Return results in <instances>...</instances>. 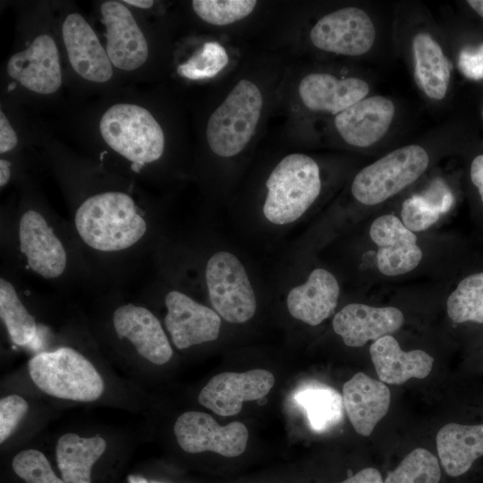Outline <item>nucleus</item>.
<instances>
[{
	"mask_svg": "<svg viewBox=\"0 0 483 483\" xmlns=\"http://www.w3.org/2000/svg\"><path fill=\"white\" fill-rule=\"evenodd\" d=\"M75 228L90 248L114 252L136 244L147 224L132 198L120 191H106L85 199L74 216Z\"/></svg>",
	"mask_w": 483,
	"mask_h": 483,
	"instance_id": "nucleus-1",
	"label": "nucleus"
},
{
	"mask_svg": "<svg viewBox=\"0 0 483 483\" xmlns=\"http://www.w3.org/2000/svg\"><path fill=\"white\" fill-rule=\"evenodd\" d=\"M266 187L265 217L275 225L291 224L299 219L318 197L321 191L319 167L307 155L290 154L272 170Z\"/></svg>",
	"mask_w": 483,
	"mask_h": 483,
	"instance_id": "nucleus-2",
	"label": "nucleus"
},
{
	"mask_svg": "<svg viewBox=\"0 0 483 483\" xmlns=\"http://www.w3.org/2000/svg\"><path fill=\"white\" fill-rule=\"evenodd\" d=\"M33 383L53 397L77 402L97 400L105 389L94 365L70 347L41 352L28 364Z\"/></svg>",
	"mask_w": 483,
	"mask_h": 483,
	"instance_id": "nucleus-3",
	"label": "nucleus"
},
{
	"mask_svg": "<svg viewBox=\"0 0 483 483\" xmlns=\"http://www.w3.org/2000/svg\"><path fill=\"white\" fill-rule=\"evenodd\" d=\"M100 133L114 151L132 162L139 171L145 164L161 157L165 136L149 111L134 104H115L103 114Z\"/></svg>",
	"mask_w": 483,
	"mask_h": 483,
	"instance_id": "nucleus-4",
	"label": "nucleus"
},
{
	"mask_svg": "<svg viewBox=\"0 0 483 483\" xmlns=\"http://www.w3.org/2000/svg\"><path fill=\"white\" fill-rule=\"evenodd\" d=\"M262 106L258 86L240 80L209 116L206 135L210 149L222 157L242 152L254 135Z\"/></svg>",
	"mask_w": 483,
	"mask_h": 483,
	"instance_id": "nucleus-5",
	"label": "nucleus"
},
{
	"mask_svg": "<svg viewBox=\"0 0 483 483\" xmlns=\"http://www.w3.org/2000/svg\"><path fill=\"white\" fill-rule=\"evenodd\" d=\"M428 163L421 146L399 148L362 168L353 179L352 193L364 205L382 203L417 181Z\"/></svg>",
	"mask_w": 483,
	"mask_h": 483,
	"instance_id": "nucleus-6",
	"label": "nucleus"
},
{
	"mask_svg": "<svg viewBox=\"0 0 483 483\" xmlns=\"http://www.w3.org/2000/svg\"><path fill=\"white\" fill-rule=\"evenodd\" d=\"M209 301L225 320L241 324L255 314L257 301L247 272L238 258L218 251L208 259L205 270Z\"/></svg>",
	"mask_w": 483,
	"mask_h": 483,
	"instance_id": "nucleus-7",
	"label": "nucleus"
},
{
	"mask_svg": "<svg viewBox=\"0 0 483 483\" xmlns=\"http://www.w3.org/2000/svg\"><path fill=\"white\" fill-rule=\"evenodd\" d=\"M180 447L189 453H216L225 457L241 455L247 447V427L233 421L219 425L209 414L201 411H186L181 414L174 427Z\"/></svg>",
	"mask_w": 483,
	"mask_h": 483,
	"instance_id": "nucleus-8",
	"label": "nucleus"
},
{
	"mask_svg": "<svg viewBox=\"0 0 483 483\" xmlns=\"http://www.w3.org/2000/svg\"><path fill=\"white\" fill-rule=\"evenodd\" d=\"M309 37L318 49L357 56L370 50L376 30L364 10L345 7L320 18L312 27Z\"/></svg>",
	"mask_w": 483,
	"mask_h": 483,
	"instance_id": "nucleus-9",
	"label": "nucleus"
},
{
	"mask_svg": "<svg viewBox=\"0 0 483 483\" xmlns=\"http://www.w3.org/2000/svg\"><path fill=\"white\" fill-rule=\"evenodd\" d=\"M275 385L274 375L267 369L222 372L214 376L199 394V402L216 414L236 415L243 402L264 398Z\"/></svg>",
	"mask_w": 483,
	"mask_h": 483,
	"instance_id": "nucleus-10",
	"label": "nucleus"
},
{
	"mask_svg": "<svg viewBox=\"0 0 483 483\" xmlns=\"http://www.w3.org/2000/svg\"><path fill=\"white\" fill-rule=\"evenodd\" d=\"M165 303V325L178 349L215 341L219 336L221 318L212 309L179 291L169 292Z\"/></svg>",
	"mask_w": 483,
	"mask_h": 483,
	"instance_id": "nucleus-11",
	"label": "nucleus"
},
{
	"mask_svg": "<svg viewBox=\"0 0 483 483\" xmlns=\"http://www.w3.org/2000/svg\"><path fill=\"white\" fill-rule=\"evenodd\" d=\"M369 236L377 247V267L385 275L408 273L416 268L422 259L417 236L394 215L376 218L370 225Z\"/></svg>",
	"mask_w": 483,
	"mask_h": 483,
	"instance_id": "nucleus-12",
	"label": "nucleus"
},
{
	"mask_svg": "<svg viewBox=\"0 0 483 483\" xmlns=\"http://www.w3.org/2000/svg\"><path fill=\"white\" fill-rule=\"evenodd\" d=\"M20 250L29 267L44 278L60 276L67 263V255L60 239L46 218L36 210L22 214L19 222Z\"/></svg>",
	"mask_w": 483,
	"mask_h": 483,
	"instance_id": "nucleus-13",
	"label": "nucleus"
},
{
	"mask_svg": "<svg viewBox=\"0 0 483 483\" xmlns=\"http://www.w3.org/2000/svg\"><path fill=\"white\" fill-rule=\"evenodd\" d=\"M106 29V54L114 66L124 71L140 68L148 55L147 40L130 10L121 2L101 5Z\"/></svg>",
	"mask_w": 483,
	"mask_h": 483,
	"instance_id": "nucleus-14",
	"label": "nucleus"
},
{
	"mask_svg": "<svg viewBox=\"0 0 483 483\" xmlns=\"http://www.w3.org/2000/svg\"><path fill=\"white\" fill-rule=\"evenodd\" d=\"M7 72L26 89L38 94L55 92L62 84L59 53L52 37L38 36L30 46L11 56Z\"/></svg>",
	"mask_w": 483,
	"mask_h": 483,
	"instance_id": "nucleus-15",
	"label": "nucleus"
},
{
	"mask_svg": "<svg viewBox=\"0 0 483 483\" xmlns=\"http://www.w3.org/2000/svg\"><path fill=\"white\" fill-rule=\"evenodd\" d=\"M403 321V314L397 308L351 303L335 315L332 326L347 346L361 347L397 331Z\"/></svg>",
	"mask_w": 483,
	"mask_h": 483,
	"instance_id": "nucleus-16",
	"label": "nucleus"
},
{
	"mask_svg": "<svg viewBox=\"0 0 483 483\" xmlns=\"http://www.w3.org/2000/svg\"><path fill=\"white\" fill-rule=\"evenodd\" d=\"M114 328L129 340L138 353L153 364L168 362L173 350L158 318L148 309L134 304L118 307L113 314Z\"/></svg>",
	"mask_w": 483,
	"mask_h": 483,
	"instance_id": "nucleus-17",
	"label": "nucleus"
},
{
	"mask_svg": "<svg viewBox=\"0 0 483 483\" xmlns=\"http://www.w3.org/2000/svg\"><path fill=\"white\" fill-rule=\"evenodd\" d=\"M393 101L383 96L365 97L335 115V128L348 144L366 148L382 139L394 116Z\"/></svg>",
	"mask_w": 483,
	"mask_h": 483,
	"instance_id": "nucleus-18",
	"label": "nucleus"
},
{
	"mask_svg": "<svg viewBox=\"0 0 483 483\" xmlns=\"http://www.w3.org/2000/svg\"><path fill=\"white\" fill-rule=\"evenodd\" d=\"M62 34L71 65L79 75L94 82H105L112 77L106 51L80 14L73 13L65 18Z\"/></svg>",
	"mask_w": 483,
	"mask_h": 483,
	"instance_id": "nucleus-19",
	"label": "nucleus"
},
{
	"mask_svg": "<svg viewBox=\"0 0 483 483\" xmlns=\"http://www.w3.org/2000/svg\"><path fill=\"white\" fill-rule=\"evenodd\" d=\"M298 92L309 110L336 115L365 98L369 86L355 77L338 79L329 73L315 72L302 78Z\"/></svg>",
	"mask_w": 483,
	"mask_h": 483,
	"instance_id": "nucleus-20",
	"label": "nucleus"
},
{
	"mask_svg": "<svg viewBox=\"0 0 483 483\" xmlns=\"http://www.w3.org/2000/svg\"><path fill=\"white\" fill-rule=\"evenodd\" d=\"M344 410L355 431L369 436L388 411L391 393L384 382L358 372L343 386Z\"/></svg>",
	"mask_w": 483,
	"mask_h": 483,
	"instance_id": "nucleus-21",
	"label": "nucleus"
},
{
	"mask_svg": "<svg viewBox=\"0 0 483 483\" xmlns=\"http://www.w3.org/2000/svg\"><path fill=\"white\" fill-rule=\"evenodd\" d=\"M340 293L335 276L324 268H316L307 281L290 290L286 299L289 313L309 326H318L335 311Z\"/></svg>",
	"mask_w": 483,
	"mask_h": 483,
	"instance_id": "nucleus-22",
	"label": "nucleus"
},
{
	"mask_svg": "<svg viewBox=\"0 0 483 483\" xmlns=\"http://www.w3.org/2000/svg\"><path fill=\"white\" fill-rule=\"evenodd\" d=\"M369 353L378 377L390 385H401L412 377L425 378L434 362L433 357L422 350L402 351L390 335L374 341Z\"/></svg>",
	"mask_w": 483,
	"mask_h": 483,
	"instance_id": "nucleus-23",
	"label": "nucleus"
},
{
	"mask_svg": "<svg viewBox=\"0 0 483 483\" xmlns=\"http://www.w3.org/2000/svg\"><path fill=\"white\" fill-rule=\"evenodd\" d=\"M436 441L445 472L451 477H459L483 456V422L448 423L437 432Z\"/></svg>",
	"mask_w": 483,
	"mask_h": 483,
	"instance_id": "nucleus-24",
	"label": "nucleus"
},
{
	"mask_svg": "<svg viewBox=\"0 0 483 483\" xmlns=\"http://www.w3.org/2000/svg\"><path fill=\"white\" fill-rule=\"evenodd\" d=\"M414 79L417 86L429 98L441 100L447 92L452 64L439 44L426 32L412 39Z\"/></svg>",
	"mask_w": 483,
	"mask_h": 483,
	"instance_id": "nucleus-25",
	"label": "nucleus"
},
{
	"mask_svg": "<svg viewBox=\"0 0 483 483\" xmlns=\"http://www.w3.org/2000/svg\"><path fill=\"white\" fill-rule=\"evenodd\" d=\"M106 449L104 438L66 433L57 441L55 457L64 483H91V470Z\"/></svg>",
	"mask_w": 483,
	"mask_h": 483,
	"instance_id": "nucleus-26",
	"label": "nucleus"
},
{
	"mask_svg": "<svg viewBox=\"0 0 483 483\" xmlns=\"http://www.w3.org/2000/svg\"><path fill=\"white\" fill-rule=\"evenodd\" d=\"M295 399L304 409L315 431H327L343 419V396L331 386L322 384L305 386L296 394Z\"/></svg>",
	"mask_w": 483,
	"mask_h": 483,
	"instance_id": "nucleus-27",
	"label": "nucleus"
},
{
	"mask_svg": "<svg viewBox=\"0 0 483 483\" xmlns=\"http://www.w3.org/2000/svg\"><path fill=\"white\" fill-rule=\"evenodd\" d=\"M452 206V199L444 188L429 185L421 194L413 195L403 201L402 222L410 231L421 232L437 222Z\"/></svg>",
	"mask_w": 483,
	"mask_h": 483,
	"instance_id": "nucleus-28",
	"label": "nucleus"
},
{
	"mask_svg": "<svg viewBox=\"0 0 483 483\" xmlns=\"http://www.w3.org/2000/svg\"><path fill=\"white\" fill-rule=\"evenodd\" d=\"M0 316L14 344L25 345L32 341L37 332L36 321L12 283L3 277L0 279Z\"/></svg>",
	"mask_w": 483,
	"mask_h": 483,
	"instance_id": "nucleus-29",
	"label": "nucleus"
},
{
	"mask_svg": "<svg viewBox=\"0 0 483 483\" xmlns=\"http://www.w3.org/2000/svg\"><path fill=\"white\" fill-rule=\"evenodd\" d=\"M448 317L457 324H483V272L463 278L446 301Z\"/></svg>",
	"mask_w": 483,
	"mask_h": 483,
	"instance_id": "nucleus-30",
	"label": "nucleus"
},
{
	"mask_svg": "<svg viewBox=\"0 0 483 483\" xmlns=\"http://www.w3.org/2000/svg\"><path fill=\"white\" fill-rule=\"evenodd\" d=\"M440 479L437 458L427 449L416 448L387 475L384 483H438Z\"/></svg>",
	"mask_w": 483,
	"mask_h": 483,
	"instance_id": "nucleus-31",
	"label": "nucleus"
},
{
	"mask_svg": "<svg viewBox=\"0 0 483 483\" xmlns=\"http://www.w3.org/2000/svg\"><path fill=\"white\" fill-rule=\"evenodd\" d=\"M225 47L216 41L205 43L191 58L180 64L177 72L190 80L215 77L228 64Z\"/></svg>",
	"mask_w": 483,
	"mask_h": 483,
	"instance_id": "nucleus-32",
	"label": "nucleus"
},
{
	"mask_svg": "<svg viewBox=\"0 0 483 483\" xmlns=\"http://www.w3.org/2000/svg\"><path fill=\"white\" fill-rule=\"evenodd\" d=\"M192 8L204 21L225 26L238 21L250 15L255 6V0H193Z\"/></svg>",
	"mask_w": 483,
	"mask_h": 483,
	"instance_id": "nucleus-33",
	"label": "nucleus"
},
{
	"mask_svg": "<svg viewBox=\"0 0 483 483\" xmlns=\"http://www.w3.org/2000/svg\"><path fill=\"white\" fill-rule=\"evenodd\" d=\"M12 467L26 483H64L55 475L45 454L36 449L18 453L12 461Z\"/></svg>",
	"mask_w": 483,
	"mask_h": 483,
	"instance_id": "nucleus-34",
	"label": "nucleus"
},
{
	"mask_svg": "<svg viewBox=\"0 0 483 483\" xmlns=\"http://www.w3.org/2000/svg\"><path fill=\"white\" fill-rule=\"evenodd\" d=\"M29 409L27 401L17 394L0 400V443H4L15 430Z\"/></svg>",
	"mask_w": 483,
	"mask_h": 483,
	"instance_id": "nucleus-35",
	"label": "nucleus"
},
{
	"mask_svg": "<svg viewBox=\"0 0 483 483\" xmlns=\"http://www.w3.org/2000/svg\"><path fill=\"white\" fill-rule=\"evenodd\" d=\"M458 68L468 79L479 80L483 79V43L475 48L466 47L461 50L458 56Z\"/></svg>",
	"mask_w": 483,
	"mask_h": 483,
	"instance_id": "nucleus-36",
	"label": "nucleus"
},
{
	"mask_svg": "<svg viewBox=\"0 0 483 483\" xmlns=\"http://www.w3.org/2000/svg\"><path fill=\"white\" fill-rule=\"evenodd\" d=\"M18 142L17 135L9 123L3 111L0 112V153L4 154L15 148Z\"/></svg>",
	"mask_w": 483,
	"mask_h": 483,
	"instance_id": "nucleus-37",
	"label": "nucleus"
},
{
	"mask_svg": "<svg viewBox=\"0 0 483 483\" xmlns=\"http://www.w3.org/2000/svg\"><path fill=\"white\" fill-rule=\"evenodd\" d=\"M340 483H384V481L377 469L366 468Z\"/></svg>",
	"mask_w": 483,
	"mask_h": 483,
	"instance_id": "nucleus-38",
	"label": "nucleus"
},
{
	"mask_svg": "<svg viewBox=\"0 0 483 483\" xmlns=\"http://www.w3.org/2000/svg\"><path fill=\"white\" fill-rule=\"evenodd\" d=\"M470 179L477 187L483 202V154L477 156L470 165Z\"/></svg>",
	"mask_w": 483,
	"mask_h": 483,
	"instance_id": "nucleus-39",
	"label": "nucleus"
},
{
	"mask_svg": "<svg viewBox=\"0 0 483 483\" xmlns=\"http://www.w3.org/2000/svg\"><path fill=\"white\" fill-rule=\"evenodd\" d=\"M10 162L4 159L0 160V186L4 187L9 181L11 172H10Z\"/></svg>",
	"mask_w": 483,
	"mask_h": 483,
	"instance_id": "nucleus-40",
	"label": "nucleus"
},
{
	"mask_svg": "<svg viewBox=\"0 0 483 483\" xmlns=\"http://www.w3.org/2000/svg\"><path fill=\"white\" fill-rule=\"evenodd\" d=\"M124 3L142 9L150 8L154 4L151 0H125Z\"/></svg>",
	"mask_w": 483,
	"mask_h": 483,
	"instance_id": "nucleus-41",
	"label": "nucleus"
},
{
	"mask_svg": "<svg viewBox=\"0 0 483 483\" xmlns=\"http://www.w3.org/2000/svg\"><path fill=\"white\" fill-rule=\"evenodd\" d=\"M467 4L483 18V0H469Z\"/></svg>",
	"mask_w": 483,
	"mask_h": 483,
	"instance_id": "nucleus-42",
	"label": "nucleus"
},
{
	"mask_svg": "<svg viewBox=\"0 0 483 483\" xmlns=\"http://www.w3.org/2000/svg\"><path fill=\"white\" fill-rule=\"evenodd\" d=\"M14 87H15V84L13 83L12 85H11V84L9 85L8 89H13Z\"/></svg>",
	"mask_w": 483,
	"mask_h": 483,
	"instance_id": "nucleus-43",
	"label": "nucleus"
},
{
	"mask_svg": "<svg viewBox=\"0 0 483 483\" xmlns=\"http://www.w3.org/2000/svg\"><path fill=\"white\" fill-rule=\"evenodd\" d=\"M482 117H483V109H482Z\"/></svg>",
	"mask_w": 483,
	"mask_h": 483,
	"instance_id": "nucleus-44",
	"label": "nucleus"
}]
</instances>
